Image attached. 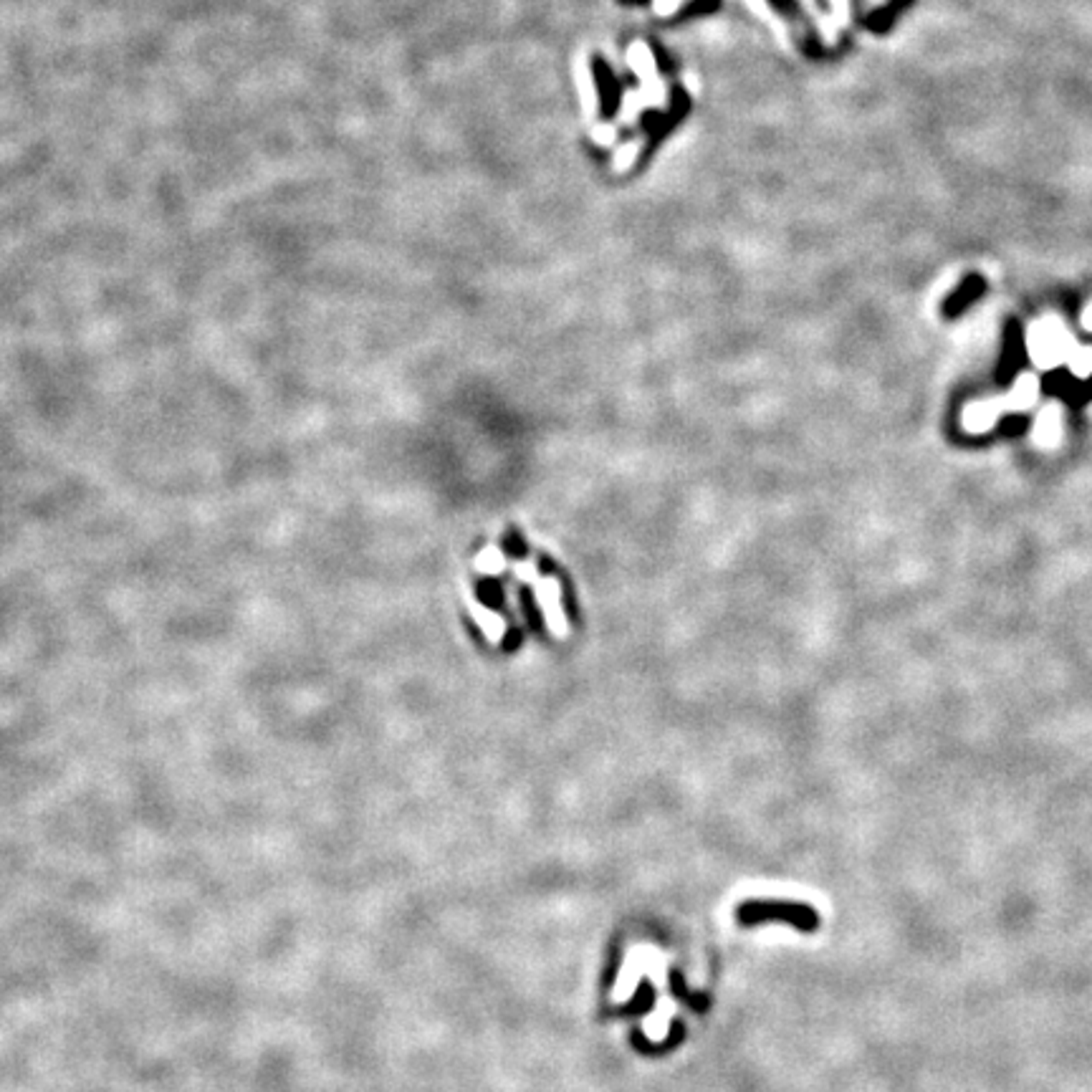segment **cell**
Wrapping results in <instances>:
<instances>
[{
    "instance_id": "11",
    "label": "cell",
    "mask_w": 1092,
    "mask_h": 1092,
    "mask_svg": "<svg viewBox=\"0 0 1092 1092\" xmlns=\"http://www.w3.org/2000/svg\"><path fill=\"white\" fill-rule=\"evenodd\" d=\"M683 86H685V89H691V92H693V94H696V92H698V84H696V76H693V74H685V76H683Z\"/></svg>"
},
{
    "instance_id": "2",
    "label": "cell",
    "mask_w": 1092,
    "mask_h": 1092,
    "mask_svg": "<svg viewBox=\"0 0 1092 1092\" xmlns=\"http://www.w3.org/2000/svg\"><path fill=\"white\" fill-rule=\"evenodd\" d=\"M574 79H577V92H579V99H582V111H585V116H597V110H600V94H597V84H595V76H592V66H590V61H587V56H579L577 58V63H574Z\"/></svg>"
},
{
    "instance_id": "7",
    "label": "cell",
    "mask_w": 1092,
    "mask_h": 1092,
    "mask_svg": "<svg viewBox=\"0 0 1092 1092\" xmlns=\"http://www.w3.org/2000/svg\"><path fill=\"white\" fill-rule=\"evenodd\" d=\"M640 150H643V139L625 142V145L614 152V169H617V172H627V169L635 164V160H638Z\"/></svg>"
},
{
    "instance_id": "6",
    "label": "cell",
    "mask_w": 1092,
    "mask_h": 1092,
    "mask_svg": "<svg viewBox=\"0 0 1092 1092\" xmlns=\"http://www.w3.org/2000/svg\"><path fill=\"white\" fill-rule=\"evenodd\" d=\"M643 110H645V99H643V94H640V92H635V89L625 92V97H622V110H620V122L632 124V122L640 116V111Z\"/></svg>"
},
{
    "instance_id": "9",
    "label": "cell",
    "mask_w": 1092,
    "mask_h": 1092,
    "mask_svg": "<svg viewBox=\"0 0 1092 1092\" xmlns=\"http://www.w3.org/2000/svg\"><path fill=\"white\" fill-rule=\"evenodd\" d=\"M650 1004H653V988H650V983H640V994H638V999H635L630 1006H625L622 1012H645Z\"/></svg>"
},
{
    "instance_id": "1",
    "label": "cell",
    "mask_w": 1092,
    "mask_h": 1092,
    "mask_svg": "<svg viewBox=\"0 0 1092 1092\" xmlns=\"http://www.w3.org/2000/svg\"><path fill=\"white\" fill-rule=\"evenodd\" d=\"M736 921L741 926H759V923H789L802 933H815L819 929V916L812 905L804 903H789V900H749L741 903L736 911Z\"/></svg>"
},
{
    "instance_id": "4",
    "label": "cell",
    "mask_w": 1092,
    "mask_h": 1092,
    "mask_svg": "<svg viewBox=\"0 0 1092 1092\" xmlns=\"http://www.w3.org/2000/svg\"><path fill=\"white\" fill-rule=\"evenodd\" d=\"M911 5H913V0H890L885 8L875 10L873 15L868 18V28L875 31V33H885V31L895 23V18H898L905 8H911Z\"/></svg>"
},
{
    "instance_id": "10",
    "label": "cell",
    "mask_w": 1092,
    "mask_h": 1092,
    "mask_svg": "<svg viewBox=\"0 0 1092 1092\" xmlns=\"http://www.w3.org/2000/svg\"><path fill=\"white\" fill-rule=\"evenodd\" d=\"M680 8V0H653V10L657 15H673Z\"/></svg>"
},
{
    "instance_id": "3",
    "label": "cell",
    "mask_w": 1092,
    "mask_h": 1092,
    "mask_svg": "<svg viewBox=\"0 0 1092 1092\" xmlns=\"http://www.w3.org/2000/svg\"><path fill=\"white\" fill-rule=\"evenodd\" d=\"M627 63H630V68L638 74L640 84H648V81H653V79L657 76L656 56H653V51H650V46H648V44H643V41H635V44L627 49Z\"/></svg>"
},
{
    "instance_id": "5",
    "label": "cell",
    "mask_w": 1092,
    "mask_h": 1092,
    "mask_svg": "<svg viewBox=\"0 0 1092 1092\" xmlns=\"http://www.w3.org/2000/svg\"><path fill=\"white\" fill-rule=\"evenodd\" d=\"M638 92L643 94L645 107H656V110H665V107H668V86H665L657 76L653 79V81L643 84Z\"/></svg>"
},
{
    "instance_id": "8",
    "label": "cell",
    "mask_w": 1092,
    "mask_h": 1092,
    "mask_svg": "<svg viewBox=\"0 0 1092 1092\" xmlns=\"http://www.w3.org/2000/svg\"><path fill=\"white\" fill-rule=\"evenodd\" d=\"M592 142L600 145V147H612L617 142V129L612 124H607V122L595 124L592 127Z\"/></svg>"
}]
</instances>
